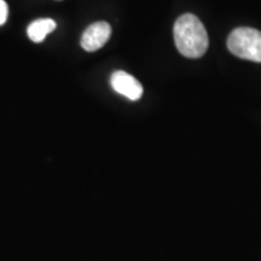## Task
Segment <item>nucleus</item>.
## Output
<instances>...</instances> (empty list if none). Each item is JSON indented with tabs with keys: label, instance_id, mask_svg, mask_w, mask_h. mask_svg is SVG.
Masks as SVG:
<instances>
[{
	"label": "nucleus",
	"instance_id": "nucleus-1",
	"mask_svg": "<svg viewBox=\"0 0 261 261\" xmlns=\"http://www.w3.org/2000/svg\"><path fill=\"white\" fill-rule=\"evenodd\" d=\"M174 41L178 51L184 57L200 58L208 48L210 39L204 25L192 14H184L173 27Z\"/></svg>",
	"mask_w": 261,
	"mask_h": 261
},
{
	"label": "nucleus",
	"instance_id": "nucleus-2",
	"mask_svg": "<svg viewBox=\"0 0 261 261\" xmlns=\"http://www.w3.org/2000/svg\"><path fill=\"white\" fill-rule=\"evenodd\" d=\"M227 47L236 57L261 63V32L257 29L236 28L228 35Z\"/></svg>",
	"mask_w": 261,
	"mask_h": 261
},
{
	"label": "nucleus",
	"instance_id": "nucleus-3",
	"mask_svg": "<svg viewBox=\"0 0 261 261\" xmlns=\"http://www.w3.org/2000/svg\"><path fill=\"white\" fill-rule=\"evenodd\" d=\"M110 84L115 92L125 96L129 100H138L143 96V86L135 76L122 70L113 73Z\"/></svg>",
	"mask_w": 261,
	"mask_h": 261
},
{
	"label": "nucleus",
	"instance_id": "nucleus-4",
	"mask_svg": "<svg viewBox=\"0 0 261 261\" xmlns=\"http://www.w3.org/2000/svg\"><path fill=\"white\" fill-rule=\"evenodd\" d=\"M112 34V27L107 22H96L83 33L81 46L87 52H94L102 48Z\"/></svg>",
	"mask_w": 261,
	"mask_h": 261
},
{
	"label": "nucleus",
	"instance_id": "nucleus-5",
	"mask_svg": "<svg viewBox=\"0 0 261 261\" xmlns=\"http://www.w3.org/2000/svg\"><path fill=\"white\" fill-rule=\"evenodd\" d=\"M56 22L51 18L37 19L28 25V37L33 42H41L44 41L47 34H50L51 32L56 29Z\"/></svg>",
	"mask_w": 261,
	"mask_h": 261
},
{
	"label": "nucleus",
	"instance_id": "nucleus-6",
	"mask_svg": "<svg viewBox=\"0 0 261 261\" xmlns=\"http://www.w3.org/2000/svg\"><path fill=\"white\" fill-rule=\"evenodd\" d=\"M8 4H6L4 0H0V25H3L6 22V19H8Z\"/></svg>",
	"mask_w": 261,
	"mask_h": 261
}]
</instances>
